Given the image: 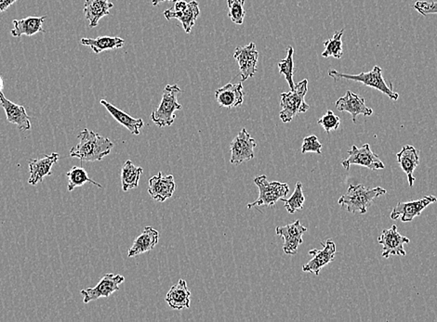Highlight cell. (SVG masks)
<instances>
[{"mask_svg": "<svg viewBox=\"0 0 437 322\" xmlns=\"http://www.w3.org/2000/svg\"><path fill=\"white\" fill-rule=\"evenodd\" d=\"M344 29L340 32H335L332 38L324 42L325 50L322 52L324 58L333 57L335 59H341L343 57V38Z\"/></svg>", "mask_w": 437, "mask_h": 322, "instance_id": "f546056e", "label": "cell"}, {"mask_svg": "<svg viewBox=\"0 0 437 322\" xmlns=\"http://www.w3.org/2000/svg\"><path fill=\"white\" fill-rule=\"evenodd\" d=\"M397 162H399L400 167L404 171V173L408 176V185L410 187H413L414 181H416L415 176H414V171H415L417 167L420 164V152L415 147L411 146V145H406L402 148L397 155Z\"/></svg>", "mask_w": 437, "mask_h": 322, "instance_id": "ffe728a7", "label": "cell"}, {"mask_svg": "<svg viewBox=\"0 0 437 322\" xmlns=\"http://www.w3.org/2000/svg\"><path fill=\"white\" fill-rule=\"evenodd\" d=\"M254 183L259 187V198L253 203L248 204V208L256 206H274L290 192L287 183L279 181H268L267 176L262 175L254 178Z\"/></svg>", "mask_w": 437, "mask_h": 322, "instance_id": "8992f818", "label": "cell"}, {"mask_svg": "<svg viewBox=\"0 0 437 322\" xmlns=\"http://www.w3.org/2000/svg\"><path fill=\"white\" fill-rule=\"evenodd\" d=\"M287 57L283 59L282 61H280L279 63V74L284 75L286 80L290 86V91L291 89H294L295 88V84H294L293 81V75H294V61H293V54H294V49L292 47L290 46L287 49Z\"/></svg>", "mask_w": 437, "mask_h": 322, "instance_id": "1f68e13d", "label": "cell"}, {"mask_svg": "<svg viewBox=\"0 0 437 322\" xmlns=\"http://www.w3.org/2000/svg\"><path fill=\"white\" fill-rule=\"evenodd\" d=\"M77 145L70 151V156L82 162L102 161L113 149L110 139L85 128L78 134Z\"/></svg>", "mask_w": 437, "mask_h": 322, "instance_id": "6da1fadb", "label": "cell"}, {"mask_svg": "<svg viewBox=\"0 0 437 322\" xmlns=\"http://www.w3.org/2000/svg\"><path fill=\"white\" fill-rule=\"evenodd\" d=\"M175 187V176H165L162 175V172H159L158 175L150 178L148 192L154 200L163 203L167 199L172 197Z\"/></svg>", "mask_w": 437, "mask_h": 322, "instance_id": "e0dca14e", "label": "cell"}, {"mask_svg": "<svg viewBox=\"0 0 437 322\" xmlns=\"http://www.w3.org/2000/svg\"><path fill=\"white\" fill-rule=\"evenodd\" d=\"M181 91L177 85H167L164 89L161 105L151 114V120L158 128L170 127L175 123V112L183 109L178 102V95Z\"/></svg>", "mask_w": 437, "mask_h": 322, "instance_id": "5b68a950", "label": "cell"}, {"mask_svg": "<svg viewBox=\"0 0 437 322\" xmlns=\"http://www.w3.org/2000/svg\"><path fill=\"white\" fill-rule=\"evenodd\" d=\"M3 85H4V82H3L2 77H0V91H2Z\"/></svg>", "mask_w": 437, "mask_h": 322, "instance_id": "ab89813d", "label": "cell"}, {"mask_svg": "<svg viewBox=\"0 0 437 322\" xmlns=\"http://www.w3.org/2000/svg\"><path fill=\"white\" fill-rule=\"evenodd\" d=\"M378 243L383 245V257L389 259L391 256H405L407 253L404 246L410 243V240L400 234L397 226L394 225L389 229H383Z\"/></svg>", "mask_w": 437, "mask_h": 322, "instance_id": "30bf717a", "label": "cell"}, {"mask_svg": "<svg viewBox=\"0 0 437 322\" xmlns=\"http://www.w3.org/2000/svg\"><path fill=\"white\" fill-rule=\"evenodd\" d=\"M166 1L175 3L176 1H178V0H152V4L153 6H158L161 4V3Z\"/></svg>", "mask_w": 437, "mask_h": 322, "instance_id": "f35d334b", "label": "cell"}, {"mask_svg": "<svg viewBox=\"0 0 437 322\" xmlns=\"http://www.w3.org/2000/svg\"><path fill=\"white\" fill-rule=\"evenodd\" d=\"M60 155L52 153V155L44 156L41 159H32L29 161L30 178L28 183L38 185L43 182L45 176L52 175L53 164L58 162Z\"/></svg>", "mask_w": 437, "mask_h": 322, "instance_id": "ac0fdd59", "label": "cell"}, {"mask_svg": "<svg viewBox=\"0 0 437 322\" xmlns=\"http://www.w3.org/2000/svg\"><path fill=\"white\" fill-rule=\"evenodd\" d=\"M318 124L322 125L324 130L327 133H329L330 131L337 130L340 127L341 119L340 117L336 116L332 111H327L326 114H324L320 119L318 121Z\"/></svg>", "mask_w": 437, "mask_h": 322, "instance_id": "836d02e7", "label": "cell"}, {"mask_svg": "<svg viewBox=\"0 0 437 322\" xmlns=\"http://www.w3.org/2000/svg\"><path fill=\"white\" fill-rule=\"evenodd\" d=\"M200 14V5L195 0H192L191 2H189L188 6L184 10L175 11L170 8V10L164 11L165 18L169 20V21L172 19L178 20L179 22H181L186 33L191 32L192 28L194 27Z\"/></svg>", "mask_w": 437, "mask_h": 322, "instance_id": "44dd1931", "label": "cell"}, {"mask_svg": "<svg viewBox=\"0 0 437 322\" xmlns=\"http://www.w3.org/2000/svg\"><path fill=\"white\" fill-rule=\"evenodd\" d=\"M215 99L221 107H238L244 102L243 85L241 83H229L215 91Z\"/></svg>", "mask_w": 437, "mask_h": 322, "instance_id": "d6986e66", "label": "cell"}, {"mask_svg": "<svg viewBox=\"0 0 437 322\" xmlns=\"http://www.w3.org/2000/svg\"><path fill=\"white\" fill-rule=\"evenodd\" d=\"M0 105L4 109L8 123L16 125L21 131L31 130L30 117L28 116L24 106L10 102L1 91H0Z\"/></svg>", "mask_w": 437, "mask_h": 322, "instance_id": "2e32d148", "label": "cell"}, {"mask_svg": "<svg viewBox=\"0 0 437 322\" xmlns=\"http://www.w3.org/2000/svg\"><path fill=\"white\" fill-rule=\"evenodd\" d=\"M245 2L246 0H227L229 18L235 24H243L244 18H245V10H244Z\"/></svg>", "mask_w": 437, "mask_h": 322, "instance_id": "d6a6232c", "label": "cell"}, {"mask_svg": "<svg viewBox=\"0 0 437 322\" xmlns=\"http://www.w3.org/2000/svg\"><path fill=\"white\" fill-rule=\"evenodd\" d=\"M46 16L27 17V18L13 20V29L11 36L20 38L22 36H32L38 33H45L42 28Z\"/></svg>", "mask_w": 437, "mask_h": 322, "instance_id": "cb8c5ba5", "label": "cell"}, {"mask_svg": "<svg viewBox=\"0 0 437 322\" xmlns=\"http://www.w3.org/2000/svg\"><path fill=\"white\" fill-rule=\"evenodd\" d=\"M386 190L382 187H369L363 185H350L346 194L339 199L338 204L341 208L353 214H366L375 199L385 194Z\"/></svg>", "mask_w": 437, "mask_h": 322, "instance_id": "7a4b0ae2", "label": "cell"}, {"mask_svg": "<svg viewBox=\"0 0 437 322\" xmlns=\"http://www.w3.org/2000/svg\"><path fill=\"white\" fill-rule=\"evenodd\" d=\"M258 57H259V52L253 42L246 46L237 47L235 49L234 58L239 66L241 81L248 80L256 74Z\"/></svg>", "mask_w": 437, "mask_h": 322, "instance_id": "8fae6325", "label": "cell"}, {"mask_svg": "<svg viewBox=\"0 0 437 322\" xmlns=\"http://www.w3.org/2000/svg\"><path fill=\"white\" fill-rule=\"evenodd\" d=\"M17 1H19V0H0V13H4L11 5Z\"/></svg>", "mask_w": 437, "mask_h": 322, "instance_id": "8d00e7d4", "label": "cell"}, {"mask_svg": "<svg viewBox=\"0 0 437 322\" xmlns=\"http://www.w3.org/2000/svg\"><path fill=\"white\" fill-rule=\"evenodd\" d=\"M306 231L307 229L302 226L299 220L288 224L287 226L277 227L276 229L277 236L284 239V246H283L284 253L290 256H295L298 253L299 246L304 243L302 236Z\"/></svg>", "mask_w": 437, "mask_h": 322, "instance_id": "4fadbf2b", "label": "cell"}, {"mask_svg": "<svg viewBox=\"0 0 437 322\" xmlns=\"http://www.w3.org/2000/svg\"><path fill=\"white\" fill-rule=\"evenodd\" d=\"M125 278L122 275H114V274H105L101 279L99 284L94 288L81 290V296H83V302L85 304L89 302L98 300L102 298H109L114 292L119 290V285L124 282Z\"/></svg>", "mask_w": 437, "mask_h": 322, "instance_id": "9c48e42d", "label": "cell"}, {"mask_svg": "<svg viewBox=\"0 0 437 322\" xmlns=\"http://www.w3.org/2000/svg\"><path fill=\"white\" fill-rule=\"evenodd\" d=\"M348 158L341 162L346 170H349L350 167L354 164L361 165L371 170L385 169V164L380 161L379 156L372 152L368 144H364L361 148L353 145L352 149L348 151Z\"/></svg>", "mask_w": 437, "mask_h": 322, "instance_id": "52a82bcc", "label": "cell"}, {"mask_svg": "<svg viewBox=\"0 0 437 322\" xmlns=\"http://www.w3.org/2000/svg\"><path fill=\"white\" fill-rule=\"evenodd\" d=\"M80 43L84 46L91 47L95 54H100L105 50L121 49L124 47L125 40L121 38L100 36L97 38H81Z\"/></svg>", "mask_w": 437, "mask_h": 322, "instance_id": "4316f807", "label": "cell"}, {"mask_svg": "<svg viewBox=\"0 0 437 322\" xmlns=\"http://www.w3.org/2000/svg\"><path fill=\"white\" fill-rule=\"evenodd\" d=\"M329 75L333 78L335 82H338L341 79L355 81V82L363 83L364 85L369 86V88H373L382 93L387 95L394 102L399 99V94L393 91L392 83H386L383 75V69L380 66H374L371 72H361L360 75H347L336 71V70H329Z\"/></svg>", "mask_w": 437, "mask_h": 322, "instance_id": "3957f363", "label": "cell"}, {"mask_svg": "<svg viewBox=\"0 0 437 322\" xmlns=\"http://www.w3.org/2000/svg\"><path fill=\"white\" fill-rule=\"evenodd\" d=\"M101 105L105 106L109 114L117 120L119 124L124 125L126 128L133 135L138 136L140 130L144 127V120L142 118H133L130 114H126L125 112L119 110V108L114 107L111 103L106 102L105 100H101Z\"/></svg>", "mask_w": 437, "mask_h": 322, "instance_id": "484cf974", "label": "cell"}, {"mask_svg": "<svg viewBox=\"0 0 437 322\" xmlns=\"http://www.w3.org/2000/svg\"><path fill=\"white\" fill-rule=\"evenodd\" d=\"M142 173L144 169L142 167H136L131 160L126 162L121 170L122 190L128 192L138 187Z\"/></svg>", "mask_w": 437, "mask_h": 322, "instance_id": "83f0119b", "label": "cell"}, {"mask_svg": "<svg viewBox=\"0 0 437 322\" xmlns=\"http://www.w3.org/2000/svg\"><path fill=\"white\" fill-rule=\"evenodd\" d=\"M66 176L69 179L68 186H67L68 192H72L75 187H82L83 185L86 183H91L103 189L102 185L97 183L94 179L89 178L88 173H87V171L84 169L83 167H73L71 169L66 173Z\"/></svg>", "mask_w": 437, "mask_h": 322, "instance_id": "f1b7e54d", "label": "cell"}, {"mask_svg": "<svg viewBox=\"0 0 437 322\" xmlns=\"http://www.w3.org/2000/svg\"><path fill=\"white\" fill-rule=\"evenodd\" d=\"M307 91L308 80L304 79L297 84L290 92L281 94L280 106L282 110L279 117L283 123H290L297 114L306 113L309 110L310 106L304 100Z\"/></svg>", "mask_w": 437, "mask_h": 322, "instance_id": "277c9868", "label": "cell"}, {"mask_svg": "<svg viewBox=\"0 0 437 322\" xmlns=\"http://www.w3.org/2000/svg\"><path fill=\"white\" fill-rule=\"evenodd\" d=\"M113 7V3L109 0H85L84 14L89 22V26L96 27L101 19L110 14Z\"/></svg>", "mask_w": 437, "mask_h": 322, "instance_id": "603a6c76", "label": "cell"}, {"mask_svg": "<svg viewBox=\"0 0 437 322\" xmlns=\"http://www.w3.org/2000/svg\"><path fill=\"white\" fill-rule=\"evenodd\" d=\"M257 147L256 141L249 135L246 128H242L230 145L232 164L238 165L254 158V149Z\"/></svg>", "mask_w": 437, "mask_h": 322, "instance_id": "ba28073f", "label": "cell"}, {"mask_svg": "<svg viewBox=\"0 0 437 322\" xmlns=\"http://www.w3.org/2000/svg\"><path fill=\"white\" fill-rule=\"evenodd\" d=\"M437 198L435 196H425L418 201L399 203L392 211L390 217L393 220H400L402 222H410L416 217L421 215L422 211L430 204L436 203Z\"/></svg>", "mask_w": 437, "mask_h": 322, "instance_id": "7c38bea8", "label": "cell"}, {"mask_svg": "<svg viewBox=\"0 0 437 322\" xmlns=\"http://www.w3.org/2000/svg\"><path fill=\"white\" fill-rule=\"evenodd\" d=\"M413 8L424 17L437 14V2L417 1Z\"/></svg>", "mask_w": 437, "mask_h": 322, "instance_id": "d590c367", "label": "cell"}, {"mask_svg": "<svg viewBox=\"0 0 437 322\" xmlns=\"http://www.w3.org/2000/svg\"><path fill=\"white\" fill-rule=\"evenodd\" d=\"M336 108L339 112H347L351 114L355 124L357 123V116L362 114L364 116H371L373 114V110L366 105L365 99L351 91H347L346 96L340 98L336 102Z\"/></svg>", "mask_w": 437, "mask_h": 322, "instance_id": "9a60e30c", "label": "cell"}, {"mask_svg": "<svg viewBox=\"0 0 437 322\" xmlns=\"http://www.w3.org/2000/svg\"><path fill=\"white\" fill-rule=\"evenodd\" d=\"M322 144L319 142L318 137L311 135L305 137L302 145V153H315L321 155Z\"/></svg>", "mask_w": 437, "mask_h": 322, "instance_id": "e575fe53", "label": "cell"}, {"mask_svg": "<svg viewBox=\"0 0 437 322\" xmlns=\"http://www.w3.org/2000/svg\"><path fill=\"white\" fill-rule=\"evenodd\" d=\"M284 203L285 208L290 214H294L299 210L304 209V204L305 197L304 192H302V184L301 182H297L295 190H294L292 196L290 199H281Z\"/></svg>", "mask_w": 437, "mask_h": 322, "instance_id": "4dcf8cb0", "label": "cell"}, {"mask_svg": "<svg viewBox=\"0 0 437 322\" xmlns=\"http://www.w3.org/2000/svg\"><path fill=\"white\" fill-rule=\"evenodd\" d=\"M191 292L187 287L186 282L180 279L177 284L173 285L166 296V302L172 309L181 310L189 309Z\"/></svg>", "mask_w": 437, "mask_h": 322, "instance_id": "d4e9b609", "label": "cell"}, {"mask_svg": "<svg viewBox=\"0 0 437 322\" xmlns=\"http://www.w3.org/2000/svg\"><path fill=\"white\" fill-rule=\"evenodd\" d=\"M159 238L161 235L158 231L152 227H147L142 233L134 240L133 246L128 250V256L134 257L153 250L158 245Z\"/></svg>", "mask_w": 437, "mask_h": 322, "instance_id": "7402d4cb", "label": "cell"}, {"mask_svg": "<svg viewBox=\"0 0 437 322\" xmlns=\"http://www.w3.org/2000/svg\"><path fill=\"white\" fill-rule=\"evenodd\" d=\"M187 6H188V2L181 0V1H176L175 6L170 8V10L175 11L184 10L187 8Z\"/></svg>", "mask_w": 437, "mask_h": 322, "instance_id": "74e56055", "label": "cell"}, {"mask_svg": "<svg viewBox=\"0 0 437 322\" xmlns=\"http://www.w3.org/2000/svg\"><path fill=\"white\" fill-rule=\"evenodd\" d=\"M321 245L323 246V249H321V250L313 249V250L309 251V254L313 256V259L302 267L304 273H313L318 276L322 268L326 267L327 265H329L330 262L334 260L336 254L335 243L329 239L325 243H321Z\"/></svg>", "mask_w": 437, "mask_h": 322, "instance_id": "5bb4252c", "label": "cell"}]
</instances>
